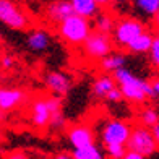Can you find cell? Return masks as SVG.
<instances>
[{
	"mask_svg": "<svg viewBox=\"0 0 159 159\" xmlns=\"http://www.w3.org/2000/svg\"><path fill=\"white\" fill-rule=\"evenodd\" d=\"M84 52L89 59H104L106 55L112 52V39L109 33L102 31H94L88 36V39L84 41Z\"/></svg>",
	"mask_w": 159,
	"mask_h": 159,
	"instance_id": "6",
	"label": "cell"
},
{
	"mask_svg": "<svg viewBox=\"0 0 159 159\" xmlns=\"http://www.w3.org/2000/svg\"><path fill=\"white\" fill-rule=\"evenodd\" d=\"M71 156H73L75 159H102V153H101V149L96 146L94 143L88 144V146L75 148V151H73Z\"/></svg>",
	"mask_w": 159,
	"mask_h": 159,
	"instance_id": "18",
	"label": "cell"
},
{
	"mask_svg": "<svg viewBox=\"0 0 159 159\" xmlns=\"http://www.w3.org/2000/svg\"><path fill=\"white\" fill-rule=\"evenodd\" d=\"M68 141L73 144V148H81L94 143V135L91 128L86 125H75L68 130Z\"/></svg>",
	"mask_w": 159,
	"mask_h": 159,
	"instance_id": "11",
	"label": "cell"
},
{
	"mask_svg": "<svg viewBox=\"0 0 159 159\" xmlns=\"http://www.w3.org/2000/svg\"><path fill=\"white\" fill-rule=\"evenodd\" d=\"M0 23H3L10 30H26L30 26L26 13L11 0H0Z\"/></svg>",
	"mask_w": 159,
	"mask_h": 159,
	"instance_id": "4",
	"label": "cell"
},
{
	"mask_svg": "<svg viewBox=\"0 0 159 159\" xmlns=\"http://www.w3.org/2000/svg\"><path fill=\"white\" fill-rule=\"evenodd\" d=\"M50 119H52V111L49 107L47 96L38 98L31 107V124L36 128H46L50 124Z\"/></svg>",
	"mask_w": 159,
	"mask_h": 159,
	"instance_id": "8",
	"label": "cell"
},
{
	"mask_svg": "<svg viewBox=\"0 0 159 159\" xmlns=\"http://www.w3.org/2000/svg\"><path fill=\"white\" fill-rule=\"evenodd\" d=\"M115 78L114 76H109V75H102L99 76L94 84H93V94L98 96V98H106L109 94V91L115 88Z\"/></svg>",
	"mask_w": 159,
	"mask_h": 159,
	"instance_id": "16",
	"label": "cell"
},
{
	"mask_svg": "<svg viewBox=\"0 0 159 159\" xmlns=\"http://www.w3.org/2000/svg\"><path fill=\"white\" fill-rule=\"evenodd\" d=\"M154 42V36L151 33H141L138 38H135L130 44L127 46L128 50H132L135 54H143V52H149L151 50V46Z\"/></svg>",
	"mask_w": 159,
	"mask_h": 159,
	"instance_id": "15",
	"label": "cell"
},
{
	"mask_svg": "<svg viewBox=\"0 0 159 159\" xmlns=\"http://www.w3.org/2000/svg\"><path fill=\"white\" fill-rule=\"evenodd\" d=\"M130 135H132V128L128 124L122 120H111L107 122L102 128V141L104 144H112V143H122L127 144Z\"/></svg>",
	"mask_w": 159,
	"mask_h": 159,
	"instance_id": "7",
	"label": "cell"
},
{
	"mask_svg": "<svg viewBox=\"0 0 159 159\" xmlns=\"http://www.w3.org/2000/svg\"><path fill=\"white\" fill-rule=\"evenodd\" d=\"M101 68H102L104 71H114L122 68L125 65V57L120 55V54H109L106 55L104 59H101Z\"/></svg>",
	"mask_w": 159,
	"mask_h": 159,
	"instance_id": "17",
	"label": "cell"
},
{
	"mask_svg": "<svg viewBox=\"0 0 159 159\" xmlns=\"http://www.w3.org/2000/svg\"><path fill=\"white\" fill-rule=\"evenodd\" d=\"M140 120H141V124L144 127H149V128H153L154 125L159 124V115L156 111L153 109H144L141 114H140Z\"/></svg>",
	"mask_w": 159,
	"mask_h": 159,
	"instance_id": "21",
	"label": "cell"
},
{
	"mask_svg": "<svg viewBox=\"0 0 159 159\" xmlns=\"http://www.w3.org/2000/svg\"><path fill=\"white\" fill-rule=\"evenodd\" d=\"M89 18H84L81 15L73 13L67 20H63L59 26V34L60 38L70 46H80L84 44V41L88 39V36L91 34V25Z\"/></svg>",
	"mask_w": 159,
	"mask_h": 159,
	"instance_id": "2",
	"label": "cell"
},
{
	"mask_svg": "<svg viewBox=\"0 0 159 159\" xmlns=\"http://www.w3.org/2000/svg\"><path fill=\"white\" fill-rule=\"evenodd\" d=\"M114 78L117 81V84H120V89L124 93V99L130 101V102H143L144 99L156 96L153 84H149L148 81L135 76L125 67L115 70Z\"/></svg>",
	"mask_w": 159,
	"mask_h": 159,
	"instance_id": "1",
	"label": "cell"
},
{
	"mask_svg": "<svg viewBox=\"0 0 159 159\" xmlns=\"http://www.w3.org/2000/svg\"><path fill=\"white\" fill-rule=\"evenodd\" d=\"M156 25L159 26V13H157V15H156Z\"/></svg>",
	"mask_w": 159,
	"mask_h": 159,
	"instance_id": "31",
	"label": "cell"
},
{
	"mask_svg": "<svg viewBox=\"0 0 159 159\" xmlns=\"http://www.w3.org/2000/svg\"><path fill=\"white\" fill-rule=\"evenodd\" d=\"M153 88H154V93H156V94L159 96V78H157L156 81L153 83Z\"/></svg>",
	"mask_w": 159,
	"mask_h": 159,
	"instance_id": "29",
	"label": "cell"
},
{
	"mask_svg": "<svg viewBox=\"0 0 159 159\" xmlns=\"http://www.w3.org/2000/svg\"><path fill=\"white\" fill-rule=\"evenodd\" d=\"M44 81H46L47 89L52 94H57V96L67 94L71 88L70 76H67L65 73H60V71H49L44 78Z\"/></svg>",
	"mask_w": 159,
	"mask_h": 159,
	"instance_id": "9",
	"label": "cell"
},
{
	"mask_svg": "<svg viewBox=\"0 0 159 159\" xmlns=\"http://www.w3.org/2000/svg\"><path fill=\"white\" fill-rule=\"evenodd\" d=\"M49 125H52L54 128H63L65 127V119H63V115H62V111L52 114V119H50V124Z\"/></svg>",
	"mask_w": 159,
	"mask_h": 159,
	"instance_id": "24",
	"label": "cell"
},
{
	"mask_svg": "<svg viewBox=\"0 0 159 159\" xmlns=\"http://www.w3.org/2000/svg\"><path fill=\"white\" fill-rule=\"evenodd\" d=\"M25 101V93L21 89H7L0 88V111L10 112Z\"/></svg>",
	"mask_w": 159,
	"mask_h": 159,
	"instance_id": "12",
	"label": "cell"
},
{
	"mask_svg": "<svg viewBox=\"0 0 159 159\" xmlns=\"http://www.w3.org/2000/svg\"><path fill=\"white\" fill-rule=\"evenodd\" d=\"M73 13H75L73 5H71V2H67V0H57V2H52L50 5H47V8H46V16L50 21L59 23V25L63 20L71 16Z\"/></svg>",
	"mask_w": 159,
	"mask_h": 159,
	"instance_id": "10",
	"label": "cell"
},
{
	"mask_svg": "<svg viewBox=\"0 0 159 159\" xmlns=\"http://www.w3.org/2000/svg\"><path fill=\"white\" fill-rule=\"evenodd\" d=\"M73 5V10L76 15H81L84 18H94L99 15V3L96 0H70Z\"/></svg>",
	"mask_w": 159,
	"mask_h": 159,
	"instance_id": "13",
	"label": "cell"
},
{
	"mask_svg": "<svg viewBox=\"0 0 159 159\" xmlns=\"http://www.w3.org/2000/svg\"><path fill=\"white\" fill-rule=\"evenodd\" d=\"M149 55H151V62L156 68H159V36L154 38V42L151 46V50H149Z\"/></svg>",
	"mask_w": 159,
	"mask_h": 159,
	"instance_id": "23",
	"label": "cell"
},
{
	"mask_svg": "<svg viewBox=\"0 0 159 159\" xmlns=\"http://www.w3.org/2000/svg\"><path fill=\"white\" fill-rule=\"evenodd\" d=\"M114 42L117 46L127 47L135 38H138L141 33H144V26L141 21L135 18H124L120 20L114 28Z\"/></svg>",
	"mask_w": 159,
	"mask_h": 159,
	"instance_id": "5",
	"label": "cell"
},
{
	"mask_svg": "<svg viewBox=\"0 0 159 159\" xmlns=\"http://www.w3.org/2000/svg\"><path fill=\"white\" fill-rule=\"evenodd\" d=\"M96 2L101 5V7H102V5H107V3H109L111 2V0H96Z\"/></svg>",
	"mask_w": 159,
	"mask_h": 159,
	"instance_id": "30",
	"label": "cell"
},
{
	"mask_svg": "<svg viewBox=\"0 0 159 159\" xmlns=\"http://www.w3.org/2000/svg\"><path fill=\"white\" fill-rule=\"evenodd\" d=\"M112 2H125V0H112Z\"/></svg>",
	"mask_w": 159,
	"mask_h": 159,
	"instance_id": "32",
	"label": "cell"
},
{
	"mask_svg": "<svg viewBox=\"0 0 159 159\" xmlns=\"http://www.w3.org/2000/svg\"><path fill=\"white\" fill-rule=\"evenodd\" d=\"M135 5L146 16H156L159 13V0H135Z\"/></svg>",
	"mask_w": 159,
	"mask_h": 159,
	"instance_id": "19",
	"label": "cell"
},
{
	"mask_svg": "<svg viewBox=\"0 0 159 159\" xmlns=\"http://www.w3.org/2000/svg\"><path fill=\"white\" fill-rule=\"evenodd\" d=\"M13 65H15V60H13V57L8 55V54H5L0 57V67L5 68V70H10Z\"/></svg>",
	"mask_w": 159,
	"mask_h": 159,
	"instance_id": "26",
	"label": "cell"
},
{
	"mask_svg": "<svg viewBox=\"0 0 159 159\" xmlns=\"http://www.w3.org/2000/svg\"><path fill=\"white\" fill-rule=\"evenodd\" d=\"M127 148L128 149H135L141 153L144 157L146 156H151L154 154L157 151V141L153 135V130H149L146 127H136L132 130V135H130V138L127 141Z\"/></svg>",
	"mask_w": 159,
	"mask_h": 159,
	"instance_id": "3",
	"label": "cell"
},
{
	"mask_svg": "<svg viewBox=\"0 0 159 159\" xmlns=\"http://www.w3.org/2000/svg\"><path fill=\"white\" fill-rule=\"evenodd\" d=\"M106 99H107V101H111V102H119V101L124 99V93H122L120 88H117V86H115L114 89L109 91V94L106 96Z\"/></svg>",
	"mask_w": 159,
	"mask_h": 159,
	"instance_id": "25",
	"label": "cell"
},
{
	"mask_svg": "<svg viewBox=\"0 0 159 159\" xmlns=\"http://www.w3.org/2000/svg\"><path fill=\"white\" fill-rule=\"evenodd\" d=\"M151 130H153V135H154V138H156V141H157V146H159V124L154 125Z\"/></svg>",
	"mask_w": 159,
	"mask_h": 159,
	"instance_id": "28",
	"label": "cell"
},
{
	"mask_svg": "<svg viewBox=\"0 0 159 159\" xmlns=\"http://www.w3.org/2000/svg\"><path fill=\"white\" fill-rule=\"evenodd\" d=\"M115 21L114 18L109 15V13H99V15L96 16V21H94V26L98 31H102V33H111L114 31L115 28Z\"/></svg>",
	"mask_w": 159,
	"mask_h": 159,
	"instance_id": "20",
	"label": "cell"
},
{
	"mask_svg": "<svg viewBox=\"0 0 159 159\" xmlns=\"http://www.w3.org/2000/svg\"><path fill=\"white\" fill-rule=\"evenodd\" d=\"M144 156L141 153H138V151L135 149H128L127 148V153H125V159H143Z\"/></svg>",
	"mask_w": 159,
	"mask_h": 159,
	"instance_id": "27",
	"label": "cell"
},
{
	"mask_svg": "<svg viewBox=\"0 0 159 159\" xmlns=\"http://www.w3.org/2000/svg\"><path fill=\"white\" fill-rule=\"evenodd\" d=\"M106 149H107V154L114 159H122L125 157L127 153V144H122V143H112V144H106Z\"/></svg>",
	"mask_w": 159,
	"mask_h": 159,
	"instance_id": "22",
	"label": "cell"
},
{
	"mask_svg": "<svg viewBox=\"0 0 159 159\" xmlns=\"http://www.w3.org/2000/svg\"><path fill=\"white\" fill-rule=\"evenodd\" d=\"M28 47H30L33 52H44V50L49 47L50 38L46 31L42 30H34L28 34Z\"/></svg>",
	"mask_w": 159,
	"mask_h": 159,
	"instance_id": "14",
	"label": "cell"
}]
</instances>
